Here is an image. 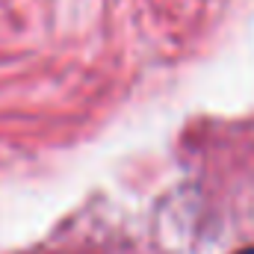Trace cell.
<instances>
[{
  "mask_svg": "<svg viewBox=\"0 0 254 254\" xmlns=\"http://www.w3.org/2000/svg\"><path fill=\"white\" fill-rule=\"evenodd\" d=\"M237 254H254V249H246V252H237Z\"/></svg>",
  "mask_w": 254,
  "mask_h": 254,
  "instance_id": "1",
  "label": "cell"
}]
</instances>
